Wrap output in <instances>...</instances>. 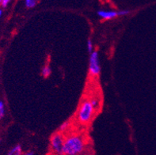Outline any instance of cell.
Segmentation results:
<instances>
[{
	"label": "cell",
	"instance_id": "cell-1",
	"mask_svg": "<svg viewBox=\"0 0 156 155\" xmlns=\"http://www.w3.org/2000/svg\"><path fill=\"white\" fill-rule=\"evenodd\" d=\"M85 140L79 135H72L64 140L62 153L67 155H79L85 150Z\"/></svg>",
	"mask_w": 156,
	"mask_h": 155
},
{
	"label": "cell",
	"instance_id": "cell-2",
	"mask_svg": "<svg viewBox=\"0 0 156 155\" xmlns=\"http://www.w3.org/2000/svg\"><path fill=\"white\" fill-rule=\"evenodd\" d=\"M94 108L89 100H85L80 105L78 112V120L81 124H87L90 121L94 116Z\"/></svg>",
	"mask_w": 156,
	"mask_h": 155
},
{
	"label": "cell",
	"instance_id": "cell-3",
	"mask_svg": "<svg viewBox=\"0 0 156 155\" xmlns=\"http://www.w3.org/2000/svg\"><path fill=\"white\" fill-rule=\"evenodd\" d=\"M65 138L61 132L52 135L50 139V149L53 155L61 154Z\"/></svg>",
	"mask_w": 156,
	"mask_h": 155
},
{
	"label": "cell",
	"instance_id": "cell-4",
	"mask_svg": "<svg viewBox=\"0 0 156 155\" xmlns=\"http://www.w3.org/2000/svg\"><path fill=\"white\" fill-rule=\"evenodd\" d=\"M89 72L90 75L93 77H96L101 72V67L99 63L98 52L94 51L90 54L89 62Z\"/></svg>",
	"mask_w": 156,
	"mask_h": 155
},
{
	"label": "cell",
	"instance_id": "cell-5",
	"mask_svg": "<svg viewBox=\"0 0 156 155\" xmlns=\"http://www.w3.org/2000/svg\"><path fill=\"white\" fill-rule=\"evenodd\" d=\"M98 15L104 20H110L118 17L117 11L113 10H98Z\"/></svg>",
	"mask_w": 156,
	"mask_h": 155
},
{
	"label": "cell",
	"instance_id": "cell-6",
	"mask_svg": "<svg viewBox=\"0 0 156 155\" xmlns=\"http://www.w3.org/2000/svg\"><path fill=\"white\" fill-rule=\"evenodd\" d=\"M7 155H22V146L20 145L14 146L7 153Z\"/></svg>",
	"mask_w": 156,
	"mask_h": 155
},
{
	"label": "cell",
	"instance_id": "cell-7",
	"mask_svg": "<svg viewBox=\"0 0 156 155\" xmlns=\"http://www.w3.org/2000/svg\"><path fill=\"white\" fill-rule=\"evenodd\" d=\"M51 68H50L48 65H46V66H44V67H43V69H42L41 74L44 78H48V77L51 75Z\"/></svg>",
	"mask_w": 156,
	"mask_h": 155
},
{
	"label": "cell",
	"instance_id": "cell-8",
	"mask_svg": "<svg viewBox=\"0 0 156 155\" xmlns=\"http://www.w3.org/2000/svg\"><path fill=\"white\" fill-rule=\"evenodd\" d=\"M37 3V1L36 0H26L25 2V5H26V7L28 9H31V8H34V6H36Z\"/></svg>",
	"mask_w": 156,
	"mask_h": 155
},
{
	"label": "cell",
	"instance_id": "cell-9",
	"mask_svg": "<svg viewBox=\"0 0 156 155\" xmlns=\"http://www.w3.org/2000/svg\"><path fill=\"white\" fill-rule=\"evenodd\" d=\"M5 116V104L2 100H0V119Z\"/></svg>",
	"mask_w": 156,
	"mask_h": 155
},
{
	"label": "cell",
	"instance_id": "cell-10",
	"mask_svg": "<svg viewBox=\"0 0 156 155\" xmlns=\"http://www.w3.org/2000/svg\"><path fill=\"white\" fill-rule=\"evenodd\" d=\"M90 101L91 104H92V106L94 107V110L97 109V108H98L99 101H98V98H95V97H94V98H91L90 100Z\"/></svg>",
	"mask_w": 156,
	"mask_h": 155
},
{
	"label": "cell",
	"instance_id": "cell-11",
	"mask_svg": "<svg viewBox=\"0 0 156 155\" xmlns=\"http://www.w3.org/2000/svg\"><path fill=\"white\" fill-rule=\"evenodd\" d=\"M93 43H92V41H91L90 39H88V41H87V50H88V51H89L90 53H92L93 52Z\"/></svg>",
	"mask_w": 156,
	"mask_h": 155
},
{
	"label": "cell",
	"instance_id": "cell-12",
	"mask_svg": "<svg viewBox=\"0 0 156 155\" xmlns=\"http://www.w3.org/2000/svg\"><path fill=\"white\" fill-rule=\"evenodd\" d=\"M68 127H69V122H65L63 124H61L60 128H59V131L60 132H64L68 128Z\"/></svg>",
	"mask_w": 156,
	"mask_h": 155
},
{
	"label": "cell",
	"instance_id": "cell-13",
	"mask_svg": "<svg viewBox=\"0 0 156 155\" xmlns=\"http://www.w3.org/2000/svg\"><path fill=\"white\" fill-rule=\"evenodd\" d=\"M129 13H130V11H129V10H119V11H117V14H118V16L127 15V14H129Z\"/></svg>",
	"mask_w": 156,
	"mask_h": 155
},
{
	"label": "cell",
	"instance_id": "cell-14",
	"mask_svg": "<svg viewBox=\"0 0 156 155\" xmlns=\"http://www.w3.org/2000/svg\"><path fill=\"white\" fill-rule=\"evenodd\" d=\"M10 1L9 0H2V3H1V6L2 8H6L8 5L10 4Z\"/></svg>",
	"mask_w": 156,
	"mask_h": 155
},
{
	"label": "cell",
	"instance_id": "cell-15",
	"mask_svg": "<svg viewBox=\"0 0 156 155\" xmlns=\"http://www.w3.org/2000/svg\"><path fill=\"white\" fill-rule=\"evenodd\" d=\"M22 155H34V153L33 152H27L26 153H23Z\"/></svg>",
	"mask_w": 156,
	"mask_h": 155
},
{
	"label": "cell",
	"instance_id": "cell-16",
	"mask_svg": "<svg viewBox=\"0 0 156 155\" xmlns=\"http://www.w3.org/2000/svg\"><path fill=\"white\" fill-rule=\"evenodd\" d=\"M2 10L0 8V18L2 17Z\"/></svg>",
	"mask_w": 156,
	"mask_h": 155
},
{
	"label": "cell",
	"instance_id": "cell-17",
	"mask_svg": "<svg viewBox=\"0 0 156 155\" xmlns=\"http://www.w3.org/2000/svg\"><path fill=\"white\" fill-rule=\"evenodd\" d=\"M1 3H2V0H0V6H1Z\"/></svg>",
	"mask_w": 156,
	"mask_h": 155
},
{
	"label": "cell",
	"instance_id": "cell-18",
	"mask_svg": "<svg viewBox=\"0 0 156 155\" xmlns=\"http://www.w3.org/2000/svg\"><path fill=\"white\" fill-rule=\"evenodd\" d=\"M59 155H67V154H63V153H61V154H59Z\"/></svg>",
	"mask_w": 156,
	"mask_h": 155
},
{
	"label": "cell",
	"instance_id": "cell-19",
	"mask_svg": "<svg viewBox=\"0 0 156 155\" xmlns=\"http://www.w3.org/2000/svg\"><path fill=\"white\" fill-rule=\"evenodd\" d=\"M0 143H1V139H0Z\"/></svg>",
	"mask_w": 156,
	"mask_h": 155
}]
</instances>
